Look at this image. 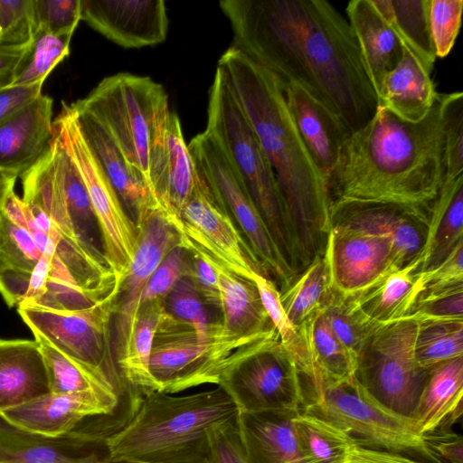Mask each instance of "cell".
<instances>
[{
    "mask_svg": "<svg viewBox=\"0 0 463 463\" xmlns=\"http://www.w3.org/2000/svg\"><path fill=\"white\" fill-rule=\"evenodd\" d=\"M233 43L280 85L294 82L348 128L365 125L378 99L347 19L325 0H225Z\"/></svg>",
    "mask_w": 463,
    "mask_h": 463,
    "instance_id": "cell-1",
    "label": "cell"
},
{
    "mask_svg": "<svg viewBox=\"0 0 463 463\" xmlns=\"http://www.w3.org/2000/svg\"><path fill=\"white\" fill-rule=\"evenodd\" d=\"M446 175L441 93L418 122L378 107L345 142L326 179L330 205L360 202L404 207L429 222Z\"/></svg>",
    "mask_w": 463,
    "mask_h": 463,
    "instance_id": "cell-2",
    "label": "cell"
},
{
    "mask_svg": "<svg viewBox=\"0 0 463 463\" xmlns=\"http://www.w3.org/2000/svg\"><path fill=\"white\" fill-rule=\"evenodd\" d=\"M273 169L309 260L322 255L331 230L326 183L293 123L278 79L233 47L218 61Z\"/></svg>",
    "mask_w": 463,
    "mask_h": 463,
    "instance_id": "cell-3",
    "label": "cell"
},
{
    "mask_svg": "<svg viewBox=\"0 0 463 463\" xmlns=\"http://www.w3.org/2000/svg\"><path fill=\"white\" fill-rule=\"evenodd\" d=\"M238 415L220 386L182 396L142 393L128 420L105 438L108 460L209 463V430Z\"/></svg>",
    "mask_w": 463,
    "mask_h": 463,
    "instance_id": "cell-4",
    "label": "cell"
},
{
    "mask_svg": "<svg viewBox=\"0 0 463 463\" xmlns=\"http://www.w3.org/2000/svg\"><path fill=\"white\" fill-rule=\"evenodd\" d=\"M222 146L294 278L311 262L279 191L271 165L217 67L209 92L206 129Z\"/></svg>",
    "mask_w": 463,
    "mask_h": 463,
    "instance_id": "cell-5",
    "label": "cell"
},
{
    "mask_svg": "<svg viewBox=\"0 0 463 463\" xmlns=\"http://www.w3.org/2000/svg\"><path fill=\"white\" fill-rule=\"evenodd\" d=\"M278 337L277 331L236 335L221 321L213 322L209 334L200 336L164 308L150 358L156 391L175 394L203 384L217 386L226 373Z\"/></svg>",
    "mask_w": 463,
    "mask_h": 463,
    "instance_id": "cell-6",
    "label": "cell"
},
{
    "mask_svg": "<svg viewBox=\"0 0 463 463\" xmlns=\"http://www.w3.org/2000/svg\"><path fill=\"white\" fill-rule=\"evenodd\" d=\"M301 411L326 420L346 432L354 444L369 449L440 461L418 434L411 418L395 413L374 399L356 380L318 384L304 390Z\"/></svg>",
    "mask_w": 463,
    "mask_h": 463,
    "instance_id": "cell-7",
    "label": "cell"
},
{
    "mask_svg": "<svg viewBox=\"0 0 463 463\" xmlns=\"http://www.w3.org/2000/svg\"><path fill=\"white\" fill-rule=\"evenodd\" d=\"M20 178L23 201L39 207L61 232L108 267L89 194L55 125L49 150Z\"/></svg>",
    "mask_w": 463,
    "mask_h": 463,
    "instance_id": "cell-8",
    "label": "cell"
},
{
    "mask_svg": "<svg viewBox=\"0 0 463 463\" xmlns=\"http://www.w3.org/2000/svg\"><path fill=\"white\" fill-rule=\"evenodd\" d=\"M79 100L107 128L128 163L148 182L151 143L169 111L164 87L149 77L118 73L103 79Z\"/></svg>",
    "mask_w": 463,
    "mask_h": 463,
    "instance_id": "cell-9",
    "label": "cell"
},
{
    "mask_svg": "<svg viewBox=\"0 0 463 463\" xmlns=\"http://www.w3.org/2000/svg\"><path fill=\"white\" fill-rule=\"evenodd\" d=\"M419 322L411 316L377 325L356 358L355 378L379 402L411 418L429 375L415 358Z\"/></svg>",
    "mask_w": 463,
    "mask_h": 463,
    "instance_id": "cell-10",
    "label": "cell"
},
{
    "mask_svg": "<svg viewBox=\"0 0 463 463\" xmlns=\"http://www.w3.org/2000/svg\"><path fill=\"white\" fill-rule=\"evenodd\" d=\"M118 289L92 307L79 311H53L28 305L17 311L33 334L74 362L111 382L122 393L130 388L122 378L112 352L111 326Z\"/></svg>",
    "mask_w": 463,
    "mask_h": 463,
    "instance_id": "cell-11",
    "label": "cell"
},
{
    "mask_svg": "<svg viewBox=\"0 0 463 463\" xmlns=\"http://www.w3.org/2000/svg\"><path fill=\"white\" fill-rule=\"evenodd\" d=\"M53 123L86 187L98 221L104 259L118 288L136 251L138 228L123 209L89 148L71 103L61 102V112Z\"/></svg>",
    "mask_w": 463,
    "mask_h": 463,
    "instance_id": "cell-12",
    "label": "cell"
},
{
    "mask_svg": "<svg viewBox=\"0 0 463 463\" xmlns=\"http://www.w3.org/2000/svg\"><path fill=\"white\" fill-rule=\"evenodd\" d=\"M188 148L198 175L240 226L265 276H273L279 284V291L283 290L295 278L218 141L204 130L191 140Z\"/></svg>",
    "mask_w": 463,
    "mask_h": 463,
    "instance_id": "cell-13",
    "label": "cell"
},
{
    "mask_svg": "<svg viewBox=\"0 0 463 463\" xmlns=\"http://www.w3.org/2000/svg\"><path fill=\"white\" fill-rule=\"evenodd\" d=\"M217 386L230 395L239 412L303 408L301 374L279 337L226 373Z\"/></svg>",
    "mask_w": 463,
    "mask_h": 463,
    "instance_id": "cell-14",
    "label": "cell"
},
{
    "mask_svg": "<svg viewBox=\"0 0 463 463\" xmlns=\"http://www.w3.org/2000/svg\"><path fill=\"white\" fill-rule=\"evenodd\" d=\"M331 225L324 256L335 293L354 298L401 269L390 237L341 223Z\"/></svg>",
    "mask_w": 463,
    "mask_h": 463,
    "instance_id": "cell-15",
    "label": "cell"
},
{
    "mask_svg": "<svg viewBox=\"0 0 463 463\" xmlns=\"http://www.w3.org/2000/svg\"><path fill=\"white\" fill-rule=\"evenodd\" d=\"M173 225L182 238L201 246L236 274L250 280L256 272L265 276L225 206L200 175Z\"/></svg>",
    "mask_w": 463,
    "mask_h": 463,
    "instance_id": "cell-16",
    "label": "cell"
},
{
    "mask_svg": "<svg viewBox=\"0 0 463 463\" xmlns=\"http://www.w3.org/2000/svg\"><path fill=\"white\" fill-rule=\"evenodd\" d=\"M138 241L127 274L118 288L112 317V352L121 350L140 307L142 292L152 273L176 247L182 245L179 232L161 207L152 212L138 227Z\"/></svg>",
    "mask_w": 463,
    "mask_h": 463,
    "instance_id": "cell-17",
    "label": "cell"
},
{
    "mask_svg": "<svg viewBox=\"0 0 463 463\" xmlns=\"http://www.w3.org/2000/svg\"><path fill=\"white\" fill-rule=\"evenodd\" d=\"M147 169L151 191L161 209L172 223L178 222L199 175L179 118L170 110L156 128L148 153Z\"/></svg>",
    "mask_w": 463,
    "mask_h": 463,
    "instance_id": "cell-18",
    "label": "cell"
},
{
    "mask_svg": "<svg viewBox=\"0 0 463 463\" xmlns=\"http://www.w3.org/2000/svg\"><path fill=\"white\" fill-rule=\"evenodd\" d=\"M81 134L127 214L138 227L160 205L107 128L80 100L71 103Z\"/></svg>",
    "mask_w": 463,
    "mask_h": 463,
    "instance_id": "cell-19",
    "label": "cell"
},
{
    "mask_svg": "<svg viewBox=\"0 0 463 463\" xmlns=\"http://www.w3.org/2000/svg\"><path fill=\"white\" fill-rule=\"evenodd\" d=\"M80 20L125 48L165 41L168 18L161 0H80Z\"/></svg>",
    "mask_w": 463,
    "mask_h": 463,
    "instance_id": "cell-20",
    "label": "cell"
},
{
    "mask_svg": "<svg viewBox=\"0 0 463 463\" xmlns=\"http://www.w3.org/2000/svg\"><path fill=\"white\" fill-rule=\"evenodd\" d=\"M120 402L117 396L95 392H49L0 412L27 430L47 437H59L76 430L89 418L114 417Z\"/></svg>",
    "mask_w": 463,
    "mask_h": 463,
    "instance_id": "cell-21",
    "label": "cell"
},
{
    "mask_svg": "<svg viewBox=\"0 0 463 463\" xmlns=\"http://www.w3.org/2000/svg\"><path fill=\"white\" fill-rule=\"evenodd\" d=\"M104 441L76 429L59 437L27 430L0 412V463H107Z\"/></svg>",
    "mask_w": 463,
    "mask_h": 463,
    "instance_id": "cell-22",
    "label": "cell"
},
{
    "mask_svg": "<svg viewBox=\"0 0 463 463\" xmlns=\"http://www.w3.org/2000/svg\"><path fill=\"white\" fill-rule=\"evenodd\" d=\"M330 216L331 224L341 223L390 237L401 268L420 255L427 238L428 222L395 204L335 203L330 205Z\"/></svg>",
    "mask_w": 463,
    "mask_h": 463,
    "instance_id": "cell-23",
    "label": "cell"
},
{
    "mask_svg": "<svg viewBox=\"0 0 463 463\" xmlns=\"http://www.w3.org/2000/svg\"><path fill=\"white\" fill-rule=\"evenodd\" d=\"M53 99L43 93L0 123V171L20 177L49 150Z\"/></svg>",
    "mask_w": 463,
    "mask_h": 463,
    "instance_id": "cell-24",
    "label": "cell"
},
{
    "mask_svg": "<svg viewBox=\"0 0 463 463\" xmlns=\"http://www.w3.org/2000/svg\"><path fill=\"white\" fill-rule=\"evenodd\" d=\"M281 88L298 133L326 183L351 131L336 115L297 83H286Z\"/></svg>",
    "mask_w": 463,
    "mask_h": 463,
    "instance_id": "cell-25",
    "label": "cell"
},
{
    "mask_svg": "<svg viewBox=\"0 0 463 463\" xmlns=\"http://www.w3.org/2000/svg\"><path fill=\"white\" fill-rule=\"evenodd\" d=\"M181 240L183 247L203 257L214 269L220 288L221 322L226 330L241 335L276 331L252 280L232 271L201 246L182 237Z\"/></svg>",
    "mask_w": 463,
    "mask_h": 463,
    "instance_id": "cell-26",
    "label": "cell"
},
{
    "mask_svg": "<svg viewBox=\"0 0 463 463\" xmlns=\"http://www.w3.org/2000/svg\"><path fill=\"white\" fill-rule=\"evenodd\" d=\"M345 12L377 96L383 79L399 63L404 47L373 0L349 1Z\"/></svg>",
    "mask_w": 463,
    "mask_h": 463,
    "instance_id": "cell-27",
    "label": "cell"
},
{
    "mask_svg": "<svg viewBox=\"0 0 463 463\" xmlns=\"http://www.w3.org/2000/svg\"><path fill=\"white\" fill-rule=\"evenodd\" d=\"M299 411L239 412V430L248 463H305L293 427V419Z\"/></svg>",
    "mask_w": 463,
    "mask_h": 463,
    "instance_id": "cell-28",
    "label": "cell"
},
{
    "mask_svg": "<svg viewBox=\"0 0 463 463\" xmlns=\"http://www.w3.org/2000/svg\"><path fill=\"white\" fill-rule=\"evenodd\" d=\"M49 392L47 372L38 343L0 339V411Z\"/></svg>",
    "mask_w": 463,
    "mask_h": 463,
    "instance_id": "cell-29",
    "label": "cell"
},
{
    "mask_svg": "<svg viewBox=\"0 0 463 463\" xmlns=\"http://www.w3.org/2000/svg\"><path fill=\"white\" fill-rule=\"evenodd\" d=\"M438 94L431 73L404 48L399 63L382 80L378 107L405 121L418 122L432 108Z\"/></svg>",
    "mask_w": 463,
    "mask_h": 463,
    "instance_id": "cell-30",
    "label": "cell"
},
{
    "mask_svg": "<svg viewBox=\"0 0 463 463\" xmlns=\"http://www.w3.org/2000/svg\"><path fill=\"white\" fill-rule=\"evenodd\" d=\"M463 356L429 370L418 402L411 416L418 434L449 428L462 415Z\"/></svg>",
    "mask_w": 463,
    "mask_h": 463,
    "instance_id": "cell-31",
    "label": "cell"
},
{
    "mask_svg": "<svg viewBox=\"0 0 463 463\" xmlns=\"http://www.w3.org/2000/svg\"><path fill=\"white\" fill-rule=\"evenodd\" d=\"M420 255L361 294L349 298L371 322L386 324L409 316L421 295Z\"/></svg>",
    "mask_w": 463,
    "mask_h": 463,
    "instance_id": "cell-32",
    "label": "cell"
},
{
    "mask_svg": "<svg viewBox=\"0 0 463 463\" xmlns=\"http://www.w3.org/2000/svg\"><path fill=\"white\" fill-rule=\"evenodd\" d=\"M461 241L463 175L444 180L429 217L427 238L420 253V271L439 264Z\"/></svg>",
    "mask_w": 463,
    "mask_h": 463,
    "instance_id": "cell-33",
    "label": "cell"
},
{
    "mask_svg": "<svg viewBox=\"0 0 463 463\" xmlns=\"http://www.w3.org/2000/svg\"><path fill=\"white\" fill-rule=\"evenodd\" d=\"M164 308V300L142 303L123 347L115 355V362L126 383L143 393L156 391L150 372V358Z\"/></svg>",
    "mask_w": 463,
    "mask_h": 463,
    "instance_id": "cell-34",
    "label": "cell"
},
{
    "mask_svg": "<svg viewBox=\"0 0 463 463\" xmlns=\"http://www.w3.org/2000/svg\"><path fill=\"white\" fill-rule=\"evenodd\" d=\"M307 345L312 376L306 388L335 384L355 377L356 361L335 336L323 310L298 328Z\"/></svg>",
    "mask_w": 463,
    "mask_h": 463,
    "instance_id": "cell-35",
    "label": "cell"
},
{
    "mask_svg": "<svg viewBox=\"0 0 463 463\" xmlns=\"http://www.w3.org/2000/svg\"><path fill=\"white\" fill-rule=\"evenodd\" d=\"M408 49L431 73L437 60L431 40L429 11L430 0H373Z\"/></svg>",
    "mask_w": 463,
    "mask_h": 463,
    "instance_id": "cell-36",
    "label": "cell"
},
{
    "mask_svg": "<svg viewBox=\"0 0 463 463\" xmlns=\"http://www.w3.org/2000/svg\"><path fill=\"white\" fill-rule=\"evenodd\" d=\"M332 288L326 260L316 256L291 283L279 291L282 307L298 329L326 307Z\"/></svg>",
    "mask_w": 463,
    "mask_h": 463,
    "instance_id": "cell-37",
    "label": "cell"
},
{
    "mask_svg": "<svg viewBox=\"0 0 463 463\" xmlns=\"http://www.w3.org/2000/svg\"><path fill=\"white\" fill-rule=\"evenodd\" d=\"M293 427L305 463H345L354 444L343 430L307 412L297 413Z\"/></svg>",
    "mask_w": 463,
    "mask_h": 463,
    "instance_id": "cell-38",
    "label": "cell"
},
{
    "mask_svg": "<svg viewBox=\"0 0 463 463\" xmlns=\"http://www.w3.org/2000/svg\"><path fill=\"white\" fill-rule=\"evenodd\" d=\"M33 335L43 354L51 392H95L120 399L124 395L108 379L70 359L41 335Z\"/></svg>",
    "mask_w": 463,
    "mask_h": 463,
    "instance_id": "cell-39",
    "label": "cell"
},
{
    "mask_svg": "<svg viewBox=\"0 0 463 463\" xmlns=\"http://www.w3.org/2000/svg\"><path fill=\"white\" fill-rule=\"evenodd\" d=\"M72 34L37 31L13 73L10 85L43 84L47 76L70 53Z\"/></svg>",
    "mask_w": 463,
    "mask_h": 463,
    "instance_id": "cell-40",
    "label": "cell"
},
{
    "mask_svg": "<svg viewBox=\"0 0 463 463\" xmlns=\"http://www.w3.org/2000/svg\"><path fill=\"white\" fill-rule=\"evenodd\" d=\"M414 351L417 363L427 370L463 356V320L419 322Z\"/></svg>",
    "mask_w": 463,
    "mask_h": 463,
    "instance_id": "cell-41",
    "label": "cell"
},
{
    "mask_svg": "<svg viewBox=\"0 0 463 463\" xmlns=\"http://www.w3.org/2000/svg\"><path fill=\"white\" fill-rule=\"evenodd\" d=\"M252 281L257 287L263 307L275 327L279 341L295 360L302 377L312 374V364L305 340L288 319L280 302L279 289L275 282L256 272Z\"/></svg>",
    "mask_w": 463,
    "mask_h": 463,
    "instance_id": "cell-42",
    "label": "cell"
},
{
    "mask_svg": "<svg viewBox=\"0 0 463 463\" xmlns=\"http://www.w3.org/2000/svg\"><path fill=\"white\" fill-rule=\"evenodd\" d=\"M323 312L335 336L356 361L365 338L377 324L368 320L349 298L333 290Z\"/></svg>",
    "mask_w": 463,
    "mask_h": 463,
    "instance_id": "cell-43",
    "label": "cell"
},
{
    "mask_svg": "<svg viewBox=\"0 0 463 463\" xmlns=\"http://www.w3.org/2000/svg\"><path fill=\"white\" fill-rule=\"evenodd\" d=\"M43 254L30 232L0 213V270L32 272Z\"/></svg>",
    "mask_w": 463,
    "mask_h": 463,
    "instance_id": "cell-44",
    "label": "cell"
},
{
    "mask_svg": "<svg viewBox=\"0 0 463 463\" xmlns=\"http://www.w3.org/2000/svg\"><path fill=\"white\" fill-rule=\"evenodd\" d=\"M445 179L463 175V93H441Z\"/></svg>",
    "mask_w": 463,
    "mask_h": 463,
    "instance_id": "cell-45",
    "label": "cell"
},
{
    "mask_svg": "<svg viewBox=\"0 0 463 463\" xmlns=\"http://www.w3.org/2000/svg\"><path fill=\"white\" fill-rule=\"evenodd\" d=\"M43 256L32 272L14 269L0 270V294L10 307H19L33 300L51 277L54 259Z\"/></svg>",
    "mask_w": 463,
    "mask_h": 463,
    "instance_id": "cell-46",
    "label": "cell"
},
{
    "mask_svg": "<svg viewBox=\"0 0 463 463\" xmlns=\"http://www.w3.org/2000/svg\"><path fill=\"white\" fill-rule=\"evenodd\" d=\"M164 305L168 313L190 325L198 335L205 336L211 331L213 322L209 320L205 304L187 276L177 282Z\"/></svg>",
    "mask_w": 463,
    "mask_h": 463,
    "instance_id": "cell-47",
    "label": "cell"
},
{
    "mask_svg": "<svg viewBox=\"0 0 463 463\" xmlns=\"http://www.w3.org/2000/svg\"><path fill=\"white\" fill-rule=\"evenodd\" d=\"M462 0H430L429 21L437 58L451 52L461 26Z\"/></svg>",
    "mask_w": 463,
    "mask_h": 463,
    "instance_id": "cell-48",
    "label": "cell"
},
{
    "mask_svg": "<svg viewBox=\"0 0 463 463\" xmlns=\"http://www.w3.org/2000/svg\"><path fill=\"white\" fill-rule=\"evenodd\" d=\"M34 33L33 0H0L1 45H28Z\"/></svg>",
    "mask_w": 463,
    "mask_h": 463,
    "instance_id": "cell-49",
    "label": "cell"
},
{
    "mask_svg": "<svg viewBox=\"0 0 463 463\" xmlns=\"http://www.w3.org/2000/svg\"><path fill=\"white\" fill-rule=\"evenodd\" d=\"M35 33L73 34L80 21V0H33Z\"/></svg>",
    "mask_w": 463,
    "mask_h": 463,
    "instance_id": "cell-50",
    "label": "cell"
},
{
    "mask_svg": "<svg viewBox=\"0 0 463 463\" xmlns=\"http://www.w3.org/2000/svg\"><path fill=\"white\" fill-rule=\"evenodd\" d=\"M189 251L182 245L174 249L152 273L142 292L140 305L165 300L177 282L187 276Z\"/></svg>",
    "mask_w": 463,
    "mask_h": 463,
    "instance_id": "cell-51",
    "label": "cell"
},
{
    "mask_svg": "<svg viewBox=\"0 0 463 463\" xmlns=\"http://www.w3.org/2000/svg\"><path fill=\"white\" fill-rule=\"evenodd\" d=\"M99 300L76 285L49 278L42 291L33 300L22 305L53 311H79L92 307Z\"/></svg>",
    "mask_w": 463,
    "mask_h": 463,
    "instance_id": "cell-52",
    "label": "cell"
},
{
    "mask_svg": "<svg viewBox=\"0 0 463 463\" xmlns=\"http://www.w3.org/2000/svg\"><path fill=\"white\" fill-rule=\"evenodd\" d=\"M409 316L419 322L463 320V286L422 294Z\"/></svg>",
    "mask_w": 463,
    "mask_h": 463,
    "instance_id": "cell-53",
    "label": "cell"
},
{
    "mask_svg": "<svg viewBox=\"0 0 463 463\" xmlns=\"http://www.w3.org/2000/svg\"><path fill=\"white\" fill-rule=\"evenodd\" d=\"M208 437L209 463H248L238 417L213 426L209 430Z\"/></svg>",
    "mask_w": 463,
    "mask_h": 463,
    "instance_id": "cell-54",
    "label": "cell"
},
{
    "mask_svg": "<svg viewBox=\"0 0 463 463\" xmlns=\"http://www.w3.org/2000/svg\"><path fill=\"white\" fill-rule=\"evenodd\" d=\"M462 260L463 241L439 264L420 271L421 295L463 286Z\"/></svg>",
    "mask_w": 463,
    "mask_h": 463,
    "instance_id": "cell-55",
    "label": "cell"
},
{
    "mask_svg": "<svg viewBox=\"0 0 463 463\" xmlns=\"http://www.w3.org/2000/svg\"><path fill=\"white\" fill-rule=\"evenodd\" d=\"M188 251L187 277L193 282L204 304L220 308V288L214 269L203 257L191 250Z\"/></svg>",
    "mask_w": 463,
    "mask_h": 463,
    "instance_id": "cell-56",
    "label": "cell"
},
{
    "mask_svg": "<svg viewBox=\"0 0 463 463\" xmlns=\"http://www.w3.org/2000/svg\"><path fill=\"white\" fill-rule=\"evenodd\" d=\"M429 450L439 461L463 463V439L449 428H436L422 435Z\"/></svg>",
    "mask_w": 463,
    "mask_h": 463,
    "instance_id": "cell-57",
    "label": "cell"
},
{
    "mask_svg": "<svg viewBox=\"0 0 463 463\" xmlns=\"http://www.w3.org/2000/svg\"><path fill=\"white\" fill-rule=\"evenodd\" d=\"M43 84L8 85L0 89V123L42 94Z\"/></svg>",
    "mask_w": 463,
    "mask_h": 463,
    "instance_id": "cell-58",
    "label": "cell"
},
{
    "mask_svg": "<svg viewBox=\"0 0 463 463\" xmlns=\"http://www.w3.org/2000/svg\"><path fill=\"white\" fill-rule=\"evenodd\" d=\"M345 463H422L400 453L369 449L354 444Z\"/></svg>",
    "mask_w": 463,
    "mask_h": 463,
    "instance_id": "cell-59",
    "label": "cell"
},
{
    "mask_svg": "<svg viewBox=\"0 0 463 463\" xmlns=\"http://www.w3.org/2000/svg\"><path fill=\"white\" fill-rule=\"evenodd\" d=\"M27 46L17 47L0 44V76L14 73Z\"/></svg>",
    "mask_w": 463,
    "mask_h": 463,
    "instance_id": "cell-60",
    "label": "cell"
},
{
    "mask_svg": "<svg viewBox=\"0 0 463 463\" xmlns=\"http://www.w3.org/2000/svg\"><path fill=\"white\" fill-rule=\"evenodd\" d=\"M17 178L13 174L0 171V213L7 195L14 190Z\"/></svg>",
    "mask_w": 463,
    "mask_h": 463,
    "instance_id": "cell-61",
    "label": "cell"
},
{
    "mask_svg": "<svg viewBox=\"0 0 463 463\" xmlns=\"http://www.w3.org/2000/svg\"><path fill=\"white\" fill-rule=\"evenodd\" d=\"M13 80V74L0 76V89L11 84Z\"/></svg>",
    "mask_w": 463,
    "mask_h": 463,
    "instance_id": "cell-62",
    "label": "cell"
},
{
    "mask_svg": "<svg viewBox=\"0 0 463 463\" xmlns=\"http://www.w3.org/2000/svg\"><path fill=\"white\" fill-rule=\"evenodd\" d=\"M107 463H138V462H129V461H109L108 460Z\"/></svg>",
    "mask_w": 463,
    "mask_h": 463,
    "instance_id": "cell-63",
    "label": "cell"
}]
</instances>
